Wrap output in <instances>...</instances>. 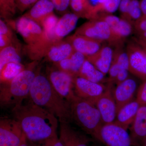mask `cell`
<instances>
[{
	"label": "cell",
	"mask_w": 146,
	"mask_h": 146,
	"mask_svg": "<svg viewBox=\"0 0 146 146\" xmlns=\"http://www.w3.org/2000/svg\"><path fill=\"white\" fill-rule=\"evenodd\" d=\"M0 35H5L11 38H15V36L9 26L6 24L5 21L1 18L0 20Z\"/></svg>",
	"instance_id": "d590c367"
},
{
	"label": "cell",
	"mask_w": 146,
	"mask_h": 146,
	"mask_svg": "<svg viewBox=\"0 0 146 146\" xmlns=\"http://www.w3.org/2000/svg\"><path fill=\"white\" fill-rule=\"evenodd\" d=\"M19 146H39L38 143H34L29 141L24 134L21 144Z\"/></svg>",
	"instance_id": "f35d334b"
},
{
	"label": "cell",
	"mask_w": 146,
	"mask_h": 146,
	"mask_svg": "<svg viewBox=\"0 0 146 146\" xmlns=\"http://www.w3.org/2000/svg\"><path fill=\"white\" fill-rule=\"evenodd\" d=\"M54 6L55 9L60 13L66 12L70 6V0H51Z\"/></svg>",
	"instance_id": "4dcf8cb0"
},
{
	"label": "cell",
	"mask_w": 146,
	"mask_h": 146,
	"mask_svg": "<svg viewBox=\"0 0 146 146\" xmlns=\"http://www.w3.org/2000/svg\"><path fill=\"white\" fill-rule=\"evenodd\" d=\"M121 1V0H106L101 5H94V15L97 16L98 12L102 11L109 14L114 13L119 8Z\"/></svg>",
	"instance_id": "83f0119b"
},
{
	"label": "cell",
	"mask_w": 146,
	"mask_h": 146,
	"mask_svg": "<svg viewBox=\"0 0 146 146\" xmlns=\"http://www.w3.org/2000/svg\"><path fill=\"white\" fill-rule=\"evenodd\" d=\"M79 16L74 13H65L58 19L54 29V35L58 40H62L75 28Z\"/></svg>",
	"instance_id": "44dd1931"
},
{
	"label": "cell",
	"mask_w": 146,
	"mask_h": 146,
	"mask_svg": "<svg viewBox=\"0 0 146 146\" xmlns=\"http://www.w3.org/2000/svg\"><path fill=\"white\" fill-rule=\"evenodd\" d=\"M21 45H11L0 50V71L9 63H21Z\"/></svg>",
	"instance_id": "603a6c76"
},
{
	"label": "cell",
	"mask_w": 146,
	"mask_h": 146,
	"mask_svg": "<svg viewBox=\"0 0 146 146\" xmlns=\"http://www.w3.org/2000/svg\"><path fill=\"white\" fill-rule=\"evenodd\" d=\"M138 38L146 40V32L138 33Z\"/></svg>",
	"instance_id": "b9f144b4"
},
{
	"label": "cell",
	"mask_w": 146,
	"mask_h": 146,
	"mask_svg": "<svg viewBox=\"0 0 146 146\" xmlns=\"http://www.w3.org/2000/svg\"><path fill=\"white\" fill-rule=\"evenodd\" d=\"M129 71L142 80H146V52L135 41L127 45Z\"/></svg>",
	"instance_id": "30bf717a"
},
{
	"label": "cell",
	"mask_w": 146,
	"mask_h": 146,
	"mask_svg": "<svg viewBox=\"0 0 146 146\" xmlns=\"http://www.w3.org/2000/svg\"><path fill=\"white\" fill-rule=\"evenodd\" d=\"M131 1V0H121L119 8L123 18L129 21L128 11Z\"/></svg>",
	"instance_id": "e575fe53"
},
{
	"label": "cell",
	"mask_w": 146,
	"mask_h": 146,
	"mask_svg": "<svg viewBox=\"0 0 146 146\" xmlns=\"http://www.w3.org/2000/svg\"><path fill=\"white\" fill-rule=\"evenodd\" d=\"M110 28L119 44L122 42L123 39L130 35L132 31L131 23L123 18H120Z\"/></svg>",
	"instance_id": "d4e9b609"
},
{
	"label": "cell",
	"mask_w": 146,
	"mask_h": 146,
	"mask_svg": "<svg viewBox=\"0 0 146 146\" xmlns=\"http://www.w3.org/2000/svg\"><path fill=\"white\" fill-rule=\"evenodd\" d=\"M140 106L136 100L130 102L119 111L113 123L127 130L133 123Z\"/></svg>",
	"instance_id": "7402d4cb"
},
{
	"label": "cell",
	"mask_w": 146,
	"mask_h": 146,
	"mask_svg": "<svg viewBox=\"0 0 146 146\" xmlns=\"http://www.w3.org/2000/svg\"><path fill=\"white\" fill-rule=\"evenodd\" d=\"M140 6L143 14V18H146V0H141L140 1Z\"/></svg>",
	"instance_id": "ab89813d"
},
{
	"label": "cell",
	"mask_w": 146,
	"mask_h": 146,
	"mask_svg": "<svg viewBox=\"0 0 146 146\" xmlns=\"http://www.w3.org/2000/svg\"><path fill=\"white\" fill-rule=\"evenodd\" d=\"M66 40L70 43L75 50L81 53L86 58L94 55L102 47V42L75 33L68 36Z\"/></svg>",
	"instance_id": "4fadbf2b"
},
{
	"label": "cell",
	"mask_w": 146,
	"mask_h": 146,
	"mask_svg": "<svg viewBox=\"0 0 146 146\" xmlns=\"http://www.w3.org/2000/svg\"><path fill=\"white\" fill-rule=\"evenodd\" d=\"M105 75L92 63L86 59L82 66L77 76L93 82L99 83L104 78Z\"/></svg>",
	"instance_id": "cb8c5ba5"
},
{
	"label": "cell",
	"mask_w": 146,
	"mask_h": 146,
	"mask_svg": "<svg viewBox=\"0 0 146 146\" xmlns=\"http://www.w3.org/2000/svg\"><path fill=\"white\" fill-rule=\"evenodd\" d=\"M136 42L146 52V40L138 38L136 39Z\"/></svg>",
	"instance_id": "60d3db41"
},
{
	"label": "cell",
	"mask_w": 146,
	"mask_h": 146,
	"mask_svg": "<svg viewBox=\"0 0 146 146\" xmlns=\"http://www.w3.org/2000/svg\"><path fill=\"white\" fill-rule=\"evenodd\" d=\"M86 59L84 55L75 50L68 58L54 64L56 67L68 73L74 78L78 75L79 72Z\"/></svg>",
	"instance_id": "d6986e66"
},
{
	"label": "cell",
	"mask_w": 146,
	"mask_h": 146,
	"mask_svg": "<svg viewBox=\"0 0 146 146\" xmlns=\"http://www.w3.org/2000/svg\"><path fill=\"white\" fill-rule=\"evenodd\" d=\"M9 1L11 3V5H12L13 8L16 10L17 7H16V0H9Z\"/></svg>",
	"instance_id": "7bdbcfd3"
},
{
	"label": "cell",
	"mask_w": 146,
	"mask_h": 146,
	"mask_svg": "<svg viewBox=\"0 0 146 146\" xmlns=\"http://www.w3.org/2000/svg\"><path fill=\"white\" fill-rule=\"evenodd\" d=\"M136 100L140 105L146 104V80L139 87Z\"/></svg>",
	"instance_id": "d6a6232c"
},
{
	"label": "cell",
	"mask_w": 146,
	"mask_h": 146,
	"mask_svg": "<svg viewBox=\"0 0 146 146\" xmlns=\"http://www.w3.org/2000/svg\"><path fill=\"white\" fill-rule=\"evenodd\" d=\"M128 72H129L128 70L126 69H122L120 70L114 82L118 85L123 82L124 81L128 78Z\"/></svg>",
	"instance_id": "74e56055"
},
{
	"label": "cell",
	"mask_w": 146,
	"mask_h": 146,
	"mask_svg": "<svg viewBox=\"0 0 146 146\" xmlns=\"http://www.w3.org/2000/svg\"><path fill=\"white\" fill-rule=\"evenodd\" d=\"M75 33L100 42L107 41L112 44L119 45L108 24L99 19H91L84 23L77 29Z\"/></svg>",
	"instance_id": "8992f818"
},
{
	"label": "cell",
	"mask_w": 146,
	"mask_h": 146,
	"mask_svg": "<svg viewBox=\"0 0 146 146\" xmlns=\"http://www.w3.org/2000/svg\"><path fill=\"white\" fill-rule=\"evenodd\" d=\"M12 111L29 141L39 143L57 134V118L31 100L25 103L24 101L13 107Z\"/></svg>",
	"instance_id": "6da1fadb"
},
{
	"label": "cell",
	"mask_w": 146,
	"mask_h": 146,
	"mask_svg": "<svg viewBox=\"0 0 146 146\" xmlns=\"http://www.w3.org/2000/svg\"><path fill=\"white\" fill-rule=\"evenodd\" d=\"M54 6L51 0H39L23 16L40 26L48 16L53 14Z\"/></svg>",
	"instance_id": "2e32d148"
},
{
	"label": "cell",
	"mask_w": 146,
	"mask_h": 146,
	"mask_svg": "<svg viewBox=\"0 0 146 146\" xmlns=\"http://www.w3.org/2000/svg\"><path fill=\"white\" fill-rule=\"evenodd\" d=\"M68 102L72 120L86 133L102 143L101 131L104 124L96 105L76 95Z\"/></svg>",
	"instance_id": "277c9868"
},
{
	"label": "cell",
	"mask_w": 146,
	"mask_h": 146,
	"mask_svg": "<svg viewBox=\"0 0 146 146\" xmlns=\"http://www.w3.org/2000/svg\"><path fill=\"white\" fill-rule=\"evenodd\" d=\"M73 83V91L77 96L94 104L105 91V87L101 84L93 82L80 77L74 78Z\"/></svg>",
	"instance_id": "8fae6325"
},
{
	"label": "cell",
	"mask_w": 146,
	"mask_h": 146,
	"mask_svg": "<svg viewBox=\"0 0 146 146\" xmlns=\"http://www.w3.org/2000/svg\"><path fill=\"white\" fill-rule=\"evenodd\" d=\"M37 64V61H33L10 81L1 83V107L12 106L13 108L29 96L32 85L36 75L34 69Z\"/></svg>",
	"instance_id": "3957f363"
},
{
	"label": "cell",
	"mask_w": 146,
	"mask_h": 146,
	"mask_svg": "<svg viewBox=\"0 0 146 146\" xmlns=\"http://www.w3.org/2000/svg\"><path fill=\"white\" fill-rule=\"evenodd\" d=\"M113 56L112 49L108 46H104L94 55L86 58L105 75L109 72Z\"/></svg>",
	"instance_id": "ac0fdd59"
},
{
	"label": "cell",
	"mask_w": 146,
	"mask_h": 146,
	"mask_svg": "<svg viewBox=\"0 0 146 146\" xmlns=\"http://www.w3.org/2000/svg\"><path fill=\"white\" fill-rule=\"evenodd\" d=\"M74 51L72 45L67 40H59L51 46L45 57L54 64L68 58Z\"/></svg>",
	"instance_id": "e0dca14e"
},
{
	"label": "cell",
	"mask_w": 146,
	"mask_h": 146,
	"mask_svg": "<svg viewBox=\"0 0 146 146\" xmlns=\"http://www.w3.org/2000/svg\"><path fill=\"white\" fill-rule=\"evenodd\" d=\"M16 10L11 5L9 0H0L1 17L6 21L11 20V17L15 14Z\"/></svg>",
	"instance_id": "f1b7e54d"
},
{
	"label": "cell",
	"mask_w": 146,
	"mask_h": 146,
	"mask_svg": "<svg viewBox=\"0 0 146 146\" xmlns=\"http://www.w3.org/2000/svg\"><path fill=\"white\" fill-rule=\"evenodd\" d=\"M143 16L140 6V2L138 0H131L128 11L129 21H134V23L140 20Z\"/></svg>",
	"instance_id": "f546056e"
},
{
	"label": "cell",
	"mask_w": 146,
	"mask_h": 146,
	"mask_svg": "<svg viewBox=\"0 0 146 146\" xmlns=\"http://www.w3.org/2000/svg\"><path fill=\"white\" fill-rule=\"evenodd\" d=\"M39 0H16L17 9L21 12L31 8Z\"/></svg>",
	"instance_id": "1f68e13d"
},
{
	"label": "cell",
	"mask_w": 146,
	"mask_h": 146,
	"mask_svg": "<svg viewBox=\"0 0 146 146\" xmlns=\"http://www.w3.org/2000/svg\"><path fill=\"white\" fill-rule=\"evenodd\" d=\"M134 27L138 33L146 32V18L142 17L135 22Z\"/></svg>",
	"instance_id": "8d00e7d4"
},
{
	"label": "cell",
	"mask_w": 146,
	"mask_h": 146,
	"mask_svg": "<svg viewBox=\"0 0 146 146\" xmlns=\"http://www.w3.org/2000/svg\"><path fill=\"white\" fill-rule=\"evenodd\" d=\"M100 113L104 124L115 121L117 117V106L110 86L105 91L95 104Z\"/></svg>",
	"instance_id": "7c38bea8"
},
{
	"label": "cell",
	"mask_w": 146,
	"mask_h": 146,
	"mask_svg": "<svg viewBox=\"0 0 146 146\" xmlns=\"http://www.w3.org/2000/svg\"><path fill=\"white\" fill-rule=\"evenodd\" d=\"M22 36L28 46H32L48 38H52L46 33L36 22L22 16L16 21H7Z\"/></svg>",
	"instance_id": "5b68a950"
},
{
	"label": "cell",
	"mask_w": 146,
	"mask_h": 146,
	"mask_svg": "<svg viewBox=\"0 0 146 146\" xmlns=\"http://www.w3.org/2000/svg\"><path fill=\"white\" fill-rule=\"evenodd\" d=\"M106 0H97V3L96 5H100L105 2Z\"/></svg>",
	"instance_id": "ee69618b"
},
{
	"label": "cell",
	"mask_w": 146,
	"mask_h": 146,
	"mask_svg": "<svg viewBox=\"0 0 146 146\" xmlns=\"http://www.w3.org/2000/svg\"><path fill=\"white\" fill-rule=\"evenodd\" d=\"M17 120L7 118L0 120V146H19L24 135Z\"/></svg>",
	"instance_id": "9c48e42d"
},
{
	"label": "cell",
	"mask_w": 146,
	"mask_h": 146,
	"mask_svg": "<svg viewBox=\"0 0 146 146\" xmlns=\"http://www.w3.org/2000/svg\"><path fill=\"white\" fill-rule=\"evenodd\" d=\"M60 123L59 139L63 146H89L90 138L74 129L69 123Z\"/></svg>",
	"instance_id": "9a60e30c"
},
{
	"label": "cell",
	"mask_w": 146,
	"mask_h": 146,
	"mask_svg": "<svg viewBox=\"0 0 146 146\" xmlns=\"http://www.w3.org/2000/svg\"><path fill=\"white\" fill-rule=\"evenodd\" d=\"M136 88V81L131 78H127L118 84L113 95L117 106V114L123 106L132 101Z\"/></svg>",
	"instance_id": "5bb4252c"
},
{
	"label": "cell",
	"mask_w": 146,
	"mask_h": 146,
	"mask_svg": "<svg viewBox=\"0 0 146 146\" xmlns=\"http://www.w3.org/2000/svg\"><path fill=\"white\" fill-rule=\"evenodd\" d=\"M29 97L35 104L54 115L59 122L69 123L72 120L69 103L58 93L44 75L36 74Z\"/></svg>",
	"instance_id": "7a4b0ae2"
},
{
	"label": "cell",
	"mask_w": 146,
	"mask_h": 146,
	"mask_svg": "<svg viewBox=\"0 0 146 146\" xmlns=\"http://www.w3.org/2000/svg\"><path fill=\"white\" fill-rule=\"evenodd\" d=\"M131 136L136 143L141 145L146 137V104L141 105L131 129Z\"/></svg>",
	"instance_id": "ffe728a7"
},
{
	"label": "cell",
	"mask_w": 146,
	"mask_h": 146,
	"mask_svg": "<svg viewBox=\"0 0 146 146\" xmlns=\"http://www.w3.org/2000/svg\"><path fill=\"white\" fill-rule=\"evenodd\" d=\"M101 136L102 143L107 146H141L133 141L127 130L114 123L104 125Z\"/></svg>",
	"instance_id": "52a82bcc"
},
{
	"label": "cell",
	"mask_w": 146,
	"mask_h": 146,
	"mask_svg": "<svg viewBox=\"0 0 146 146\" xmlns=\"http://www.w3.org/2000/svg\"><path fill=\"white\" fill-rule=\"evenodd\" d=\"M141 146H146V137L144 138L141 143Z\"/></svg>",
	"instance_id": "f6af8a7d"
},
{
	"label": "cell",
	"mask_w": 146,
	"mask_h": 146,
	"mask_svg": "<svg viewBox=\"0 0 146 146\" xmlns=\"http://www.w3.org/2000/svg\"><path fill=\"white\" fill-rule=\"evenodd\" d=\"M70 6L73 13L80 17L93 18L94 6L91 4L89 0H70Z\"/></svg>",
	"instance_id": "484cf974"
},
{
	"label": "cell",
	"mask_w": 146,
	"mask_h": 146,
	"mask_svg": "<svg viewBox=\"0 0 146 146\" xmlns=\"http://www.w3.org/2000/svg\"><path fill=\"white\" fill-rule=\"evenodd\" d=\"M48 76L52 85L58 93L68 102L75 95L73 91L74 78L56 68H49Z\"/></svg>",
	"instance_id": "ba28073f"
},
{
	"label": "cell",
	"mask_w": 146,
	"mask_h": 146,
	"mask_svg": "<svg viewBox=\"0 0 146 146\" xmlns=\"http://www.w3.org/2000/svg\"><path fill=\"white\" fill-rule=\"evenodd\" d=\"M25 69L21 63H8L0 71L1 83L10 81Z\"/></svg>",
	"instance_id": "4316f807"
},
{
	"label": "cell",
	"mask_w": 146,
	"mask_h": 146,
	"mask_svg": "<svg viewBox=\"0 0 146 146\" xmlns=\"http://www.w3.org/2000/svg\"><path fill=\"white\" fill-rule=\"evenodd\" d=\"M38 143L39 146H63L57 134Z\"/></svg>",
	"instance_id": "836d02e7"
}]
</instances>
